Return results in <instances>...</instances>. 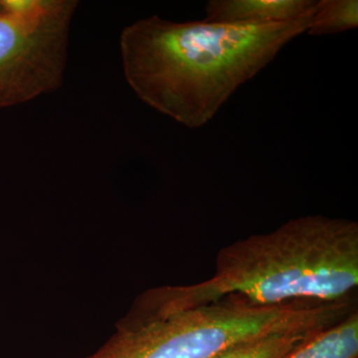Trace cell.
Masks as SVG:
<instances>
[{"label":"cell","mask_w":358,"mask_h":358,"mask_svg":"<svg viewBox=\"0 0 358 358\" xmlns=\"http://www.w3.org/2000/svg\"><path fill=\"white\" fill-rule=\"evenodd\" d=\"M317 331L271 334L234 346L213 358H284Z\"/></svg>","instance_id":"cell-8"},{"label":"cell","mask_w":358,"mask_h":358,"mask_svg":"<svg viewBox=\"0 0 358 358\" xmlns=\"http://www.w3.org/2000/svg\"><path fill=\"white\" fill-rule=\"evenodd\" d=\"M357 287V222L310 215L224 247L210 279L150 289L131 312L138 317L166 315L231 294L260 306L329 303L355 296Z\"/></svg>","instance_id":"cell-2"},{"label":"cell","mask_w":358,"mask_h":358,"mask_svg":"<svg viewBox=\"0 0 358 358\" xmlns=\"http://www.w3.org/2000/svg\"><path fill=\"white\" fill-rule=\"evenodd\" d=\"M313 0H211L204 20L216 23H282L313 11Z\"/></svg>","instance_id":"cell-5"},{"label":"cell","mask_w":358,"mask_h":358,"mask_svg":"<svg viewBox=\"0 0 358 358\" xmlns=\"http://www.w3.org/2000/svg\"><path fill=\"white\" fill-rule=\"evenodd\" d=\"M77 6L74 0H0V108L62 85Z\"/></svg>","instance_id":"cell-4"},{"label":"cell","mask_w":358,"mask_h":358,"mask_svg":"<svg viewBox=\"0 0 358 358\" xmlns=\"http://www.w3.org/2000/svg\"><path fill=\"white\" fill-rule=\"evenodd\" d=\"M284 358H358V312L313 334Z\"/></svg>","instance_id":"cell-6"},{"label":"cell","mask_w":358,"mask_h":358,"mask_svg":"<svg viewBox=\"0 0 358 358\" xmlns=\"http://www.w3.org/2000/svg\"><path fill=\"white\" fill-rule=\"evenodd\" d=\"M310 320L301 301L260 306L231 294L166 315H127L117 333L87 358H213L253 339L306 331Z\"/></svg>","instance_id":"cell-3"},{"label":"cell","mask_w":358,"mask_h":358,"mask_svg":"<svg viewBox=\"0 0 358 358\" xmlns=\"http://www.w3.org/2000/svg\"><path fill=\"white\" fill-rule=\"evenodd\" d=\"M312 15L282 23L143 18L120 37L124 77L152 109L186 128H201L240 86L307 32Z\"/></svg>","instance_id":"cell-1"},{"label":"cell","mask_w":358,"mask_h":358,"mask_svg":"<svg viewBox=\"0 0 358 358\" xmlns=\"http://www.w3.org/2000/svg\"><path fill=\"white\" fill-rule=\"evenodd\" d=\"M357 26V0H320L313 6L307 32L322 36L355 29Z\"/></svg>","instance_id":"cell-7"}]
</instances>
